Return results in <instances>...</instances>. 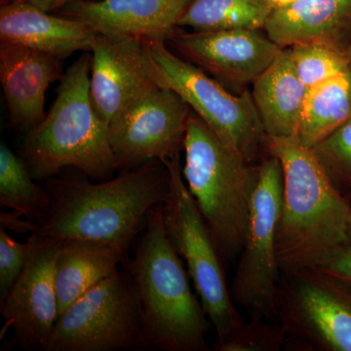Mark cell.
<instances>
[{
  "label": "cell",
  "mask_w": 351,
  "mask_h": 351,
  "mask_svg": "<svg viewBox=\"0 0 351 351\" xmlns=\"http://www.w3.org/2000/svg\"><path fill=\"white\" fill-rule=\"evenodd\" d=\"M51 204L32 237L95 240L127 255L149 215L163 204L169 175L162 161H147L108 181L54 179L46 184Z\"/></svg>",
  "instance_id": "1"
},
{
  "label": "cell",
  "mask_w": 351,
  "mask_h": 351,
  "mask_svg": "<svg viewBox=\"0 0 351 351\" xmlns=\"http://www.w3.org/2000/svg\"><path fill=\"white\" fill-rule=\"evenodd\" d=\"M265 149L278 158L283 172L276 233L279 269H319L350 244V202L335 188L313 149L297 137H267Z\"/></svg>",
  "instance_id": "2"
},
{
  "label": "cell",
  "mask_w": 351,
  "mask_h": 351,
  "mask_svg": "<svg viewBox=\"0 0 351 351\" xmlns=\"http://www.w3.org/2000/svg\"><path fill=\"white\" fill-rule=\"evenodd\" d=\"M144 230L128 265L142 311V350H209L206 314L166 230L163 204L149 213Z\"/></svg>",
  "instance_id": "3"
},
{
  "label": "cell",
  "mask_w": 351,
  "mask_h": 351,
  "mask_svg": "<svg viewBox=\"0 0 351 351\" xmlns=\"http://www.w3.org/2000/svg\"><path fill=\"white\" fill-rule=\"evenodd\" d=\"M92 55L77 58L60 80L57 97L43 121L25 134L23 154L32 177L48 180L66 167L94 179L117 170L108 138L90 97Z\"/></svg>",
  "instance_id": "4"
},
{
  "label": "cell",
  "mask_w": 351,
  "mask_h": 351,
  "mask_svg": "<svg viewBox=\"0 0 351 351\" xmlns=\"http://www.w3.org/2000/svg\"><path fill=\"white\" fill-rule=\"evenodd\" d=\"M184 152L182 177L225 265L243 246L260 164L230 149L193 112Z\"/></svg>",
  "instance_id": "5"
},
{
  "label": "cell",
  "mask_w": 351,
  "mask_h": 351,
  "mask_svg": "<svg viewBox=\"0 0 351 351\" xmlns=\"http://www.w3.org/2000/svg\"><path fill=\"white\" fill-rule=\"evenodd\" d=\"M157 84L186 101L230 149L256 164L267 135L250 90L235 94L161 41H144Z\"/></svg>",
  "instance_id": "6"
},
{
  "label": "cell",
  "mask_w": 351,
  "mask_h": 351,
  "mask_svg": "<svg viewBox=\"0 0 351 351\" xmlns=\"http://www.w3.org/2000/svg\"><path fill=\"white\" fill-rule=\"evenodd\" d=\"M162 162L169 175V191L163 202L166 230L216 332L217 346L221 345L245 322L232 301L211 233L182 177L180 156Z\"/></svg>",
  "instance_id": "7"
},
{
  "label": "cell",
  "mask_w": 351,
  "mask_h": 351,
  "mask_svg": "<svg viewBox=\"0 0 351 351\" xmlns=\"http://www.w3.org/2000/svg\"><path fill=\"white\" fill-rule=\"evenodd\" d=\"M276 317L285 348L351 351V285L321 269L281 272Z\"/></svg>",
  "instance_id": "8"
},
{
  "label": "cell",
  "mask_w": 351,
  "mask_h": 351,
  "mask_svg": "<svg viewBox=\"0 0 351 351\" xmlns=\"http://www.w3.org/2000/svg\"><path fill=\"white\" fill-rule=\"evenodd\" d=\"M282 195V167L278 158L269 154L258 168L248 226L230 290L235 306L248 311L251 318L276 317L281 276L276 233Z\"/></svg>",
  "instance_id": "9"
},
{
  "label": "cell",
  "mask_w": 351,
  "mask_h": 351,
  "mask_svg": "<svg viewBox=\"0 0 351 351\" xmlns=\"http://www.w3.org/2000/svg\"><path fill=\"white\" fill-rule=\"evenodd\" d=\"M142 311L129 272L112 274L59 315L48 351L142 350Z\"/></svg>",
  "instance_id": "10"
},
{
  "label": "cell",
  "mask_w": 351,
  "mask_h": 351,
  "mask_svg": "<svg viewBox=\"0 0 351 351\" xmlns=\"http://www.w3.org/2000/svg\"><path fill=\"white\" fill-rule=\"evenodd\" d=\"M191 112L179 95L161 86L129 104L108 123L117 169L180 156Z\"/></svg>",
  "instance_id": "11"
},
{
  "label": "cell",
  "mask_w": 351,
  "mask_h": 351,
  "mask_svg": "<svg viewBox=\"0 0 351 351\" xmlns=\"http://www.w3.org/2000/svg\"><path fill=\"white\" fill-rule=\"evenodd\" d=\"M179 27L166 41L173 52L235 94L248 90L283 50L263 29L184 32Z\"/></svg>",
  "instance_id": "12"
},
{
  "label": "cell",
  "mask_w": 351,
  "mask_h": 351,
  "mask_svg": "<svg viewBox=\"0 0 351 351\" xmlns=\"http://www.w3.org/2000/svg\"><path fill=\"white\" fill-rule=\"evenodd\" d=\"M24 270L5 300L0 302L4 319L1 334L11 328L25 350L48 351L59 317L55 263L61 239L29 237Z\"/></svg>",
  "instance_id": "13"
},
{
  "label": "cell",
  "mask_w": 351,
  "mask_h": 351,
  "mask_svg": "<svg viewBox=\"0 0 351 351\" xmlns=\"http://www.w3.org/2000/svg\"><path fill=\"white\" fill-rule=\"evenodd\" d=\"M91 53L90 97L95 110L108 124L132 101L159 86L140 39L99 34Z\"/></svg>",
  "instance_id": "14"
},
{
  "label": "cell",
  "mask_w": 351,
  "mask_h": 351,
  "mask_svg": "<svg viewBox=\"0 0 351 351\" xmlns=\"http://www.w3.org/2000/svg\"><path fill=\"white\" fill-rule=\"evenodd\" d=\"M191 0H73L56 13L101 36L166 43Z\"/></svg>",
  "instance_id": "15"
},
{
  "label": "cell",
  "mask_w": 351,
  "mask_h": 351,
  "mask_svg": "<svg viewBox=\"0 0 351 351\" xmlns=\"http://www.w3.org/2000/svg\"><path fill=\"white\" fill-rule=\"evenodd\" d=\"M64 73V60L0 41V82L16 130L27 134L43 121L46 91Z\"/></svg>",
  "instance_id": "16"
},
{
  "label": "cell",
  "mask_w": 351,
  "mask_h": 351,
  "mask_svg": "<svg viewBox=\"0 0 351 351\" xmlns=\"http://www.w3.org/2000/svg\"><path fill=\"white\" fill-rule=\"evenodd\" d=\"M99 34L77 20L52 15L27 1L0 5V41L18 44L64 60L76 52H91Z\"/></svg>",
  "instance_id": "17"
},
{
  "label": "cell",
  "mask_w": 351,
  "mask_h": 351,
  "mask_svg": "<svg viewBox=\"0 0 351 351\" xmlns=\"http://www.w3.org/2000/svg\"><path fill=\"white\" fill-rule=\"evenodd\" d=\"M263 31L281 48L320 43L346 51L351 41V0H300L272 11Z\"/></svg>",
  "instance_id": "18"
},
{
  "label": "cell",
  "mask_w": 351,
  "mask_h": 351,
  "mask_svg": "<svg viewBox=\"0 0 351 351\" xmlns=\"http://www.w3.org/2000/svg\"><path fill=\"white\" fill-rule=\"evenodd\" d=\"M306 88L284 48L252 85L251 94L267 138L297 137Z\"/></svg>",
  "instance_id": "19"
},
{
  "label": "cell",
  "mask_w": 351,
  "mask_h": 351,
  "mask_svg": "<svg viewBox=\"0 0 351 351\" xmlns=\"http://www.w3.org/2000/svg\"><path fill=\"white\" fill-rule=\"evenodd\" d=\"M126 256L95 240L61 239L55 263L59 315L97 284L119 270Z\"/></svg>",
  "instance_id": "20"
},
{
  "label": "cell",
  "mask_w": 351,
  "mask_h": 351,
  "mask_svg": "<svg viewBox=\"0 0 351 351\" xmlns=\"http://www.w3.org/2000/svg\"><path fill=\"white\" fill-rule=\"evenodd\" d=\"M351 119V69L306 90L297 138L313 149Z\"/></svg>",
  "instance_id": "21"
},
{
  "label": "cell",
  "mask_w": 351,
  "mask_h": 351,
  "mask_svg": "<svg viewBox=\"0 0 351 351\" xmlns=\"http://www.w3.org/2000/svg\"><path fill=\"white\" fill-rule=\"evenodd\" d=\"M271 13L267 0H191L178 27L195 32L263 29Z\"/></svg>",
  "instance_id": "22"
},
{
  "label": "cell",
  "mask_w": 351,
  "mask_h": 351,
  "mask_svg": "<svg viewBox=\"0 0 351 351\" xmlns=\"http://www.w3.org/2000/svg\"><path fill=\"white\" fill-rule=\"evenodd\" d=\"M23 159L16 156L5 143L0 145V203L39 223L47 214L51 197L47 189L36 184Z\"/></svg>",
  "instance_id": "23"
},
{
  "label": "cell",
  "mask_w": 351,
  "mask_h": 351,
  "mask_svg": "<svg viewBox=\"0 0 351 351\" xmlns=\"http://www.w3.org/2000/svg\"><path fill=\"white\" fill-rule=\"evenodd\" d=\"M289 48L297 75L306 89L351 69L345 50L320 43L295 44Z\"/></svg>",
  "instance_id": "24"
},
{
  "label": "cell",
  "mask_w": 351,
  "mask_h": 351,
  "mask_svg": "<svg viewBox=\"0 0 351 351\" xmlns=\"http://www.w3.org/2000/svg\"><path fill=\"white\" fill-rule=\"evenodd\" d=\"M335 188L345 197L351 195V119L313 147Z\"/></svg>",
  "instance_id": "25"
},
{
  "label": "cell",
  "mask_w": 351,
  "mask_h": 351,
  "mask_svg": "<svg viewBox=\"0 0 351 351\" xmlns=\"http://www.w3.org/2000/svg\"><path fill=\"white\" fill-rule=\"evenodd\" d=\"M262 318H250L234 336L216 346L219 351H278L285 348L287 334L280 323H265Z\"/></svg>",
  "instance_id": "26"
},
{
  "label": "cell",
  "mask_w": 351,
  "mask_h": 351,
  "mask_svg": "<svg viewBox=\"0 0 351 351\" xmlns=\"http://www.w3.org/2000/svg\"><path fill=\"white\" fill-rule=\"evenodd\" d=\"M29 243H20L0 228V302H3L24 270Z\"/></svg>",
  "instance_id": "27"
},
{
  "label": "cell",
  "mask_w": 351,
  "mask_h": 351,
  "mask_svg": "<svg viewBox=\"0 0 351 351\" xmlns=\"http://www.w3.org/2000/svg\"><path fill=\"white\" fill-rule=\"evenodd\" d=\"M319 269L351 285V243L341 248Z\"/></svg>",
  "instance_id": "28"
},
{
  "label": "cell",
  "mask_w": 351,
  "mask_h": 351,
  "mask_svg": "<svg viewBox=\"0 0 351 351\" xmlns=\"http://www.w3.org/2000/svg\"><path fill=\"white\" fill-rule=\"evenodd\" d=\"M24 216L15 213V212H11V213H1L0 216V225L1 228H5V230H12L14 232L17 233H27L29 232L31 234L36 232V228H38V223H34V221H29L25 219Z\"/></svg>",
  "instance_id": "29"
},
{
  "label": "cell",
  "mask_w": 351,
  "mask_h": 351,
  "mask_svg": "<svg viewBox=\"0 0 351 351\" xmlns=\"http://www.w3.org/2000/svg\"><path fill=\"white\" fill-rule=\"evenodd\" d=\"M5 1H19V0H1V2ZM20 1L29 2L45 12L56 14L73 0H20ZM91 1H98V0H91Z\"/></svg>",
  "instance_id": "30"
},
{
  "label": "cell",
  "mask_w": 351,
  "mask_h": 351,
  "mask_svg": "<svg viewBox=\"0 0 351 351\" xmlns=\"http://www.w3.org/2000/svg\"><path fill=\"white\" fill-rule=\"evenodd\" d=\"M298 1H300V0H267V4H269L272 11L285 8V7L292 5Z\"/></svg>",
  "instance_id": "31"
},
{
  "label": "cell",
  "mask_w": 351,
  "mask_h": 351,
  "mask_svg": "<svg viewBox=\"0 0 351 351\" xmlns=\"http://www.w3.org/2000/svg\"><path fill=\"white\" fill-rule=\"evenodd\" d=\"M346 56L348 58V62H350V68H351V41L350 45L346 48Z\"/></svg>",
  "instance_id": "32"
},
{
  "label": "cell",
  "mask_w": 351,
  "mask_h": 351,
  "mask_svg": "<svg viewBox=\"0 0 351 351\" xmlns=\"http://www.w3.org/2000/svg\"><path fill=\"white\" fill-rule=\"evenodd\" d=\"M348 239H350V244L351 243V214L350 218V225H348Z\"/></svg>",
  "instance_id": "33"
},
{
  "label": "cell",
  "mask_w": 351,
  "mask_h": 351,
  "mask_svg": "<svg viewBox=\"0 0 351 351\" xmlns=\"http://www.w3.org/2000/svg\"><path fill=\"white\" fill-rule=\"evenodd\" d=\"M346 199H348V201H350V204H351V195H348V197H346Z\"/></svg>",
  "instance_id": "34"
}]
</instances>
